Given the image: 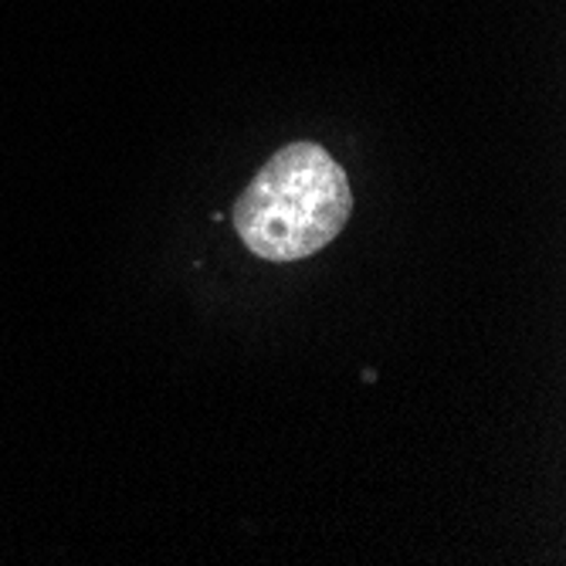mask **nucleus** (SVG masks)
I'll list each match as a JSON object with an SVG mask.
<instances>
[{"instance_id": "f257e3e1", "label": "nucleus", "mask_w": 566, "mask_h": 566, "mask_svg": "<svg viewBox=\"0 0 566 566\" xmlns=\"http://www.w3.org/2000/svg\"><path fill=\"white\" fill-rule=\"evenodd\" d=\"M353 214L343 167L316 143H289L272 153L234 203L241 244L265 262H302L323 251Z\"/></svg>"}]
</instances>
